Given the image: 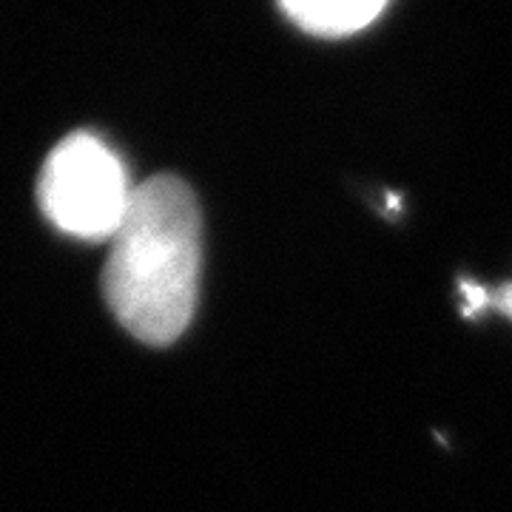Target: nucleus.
<instances>
[{"label":"nucleus","instance_id":"nucleus-3","mask_svg":"<svg viewBox=\"0 0 512 512\" xmlns=\"http://www.w3.org/2000/svg\"><path fill=\"white\" fill-rule=\"evenodd\" d=\"M285 15L319 37H348L367 29L390 0H279Z\"/></svg>","mask_w":512,"mask_h":512},{"label":"nucleus","instance_id":"nucleus-4","mask_svg":"<svg viewBox=\"0 0 512 512\" xmlns=\"http://www.w3.org/2000/svg\"><path fill=\"white\" fill-rule=\"evenodd\" d=\"M498 305H501V308H504V311H507L512 316V288H507V291H501V296H498Z\"/></svg>","mask_w":512,"mask_h":512},{"label":"nucleus","instance_id":"nucleus-1","mask_svg":"<svg viewBox=\"0 0 512 512\" xmlns=\"http://www.w3.org/2000/svg\"><path fill=\"white\" fill-rule=\"evenodd\" d=\"M202 217L180 177L137 185L126 220L109 242L103 296L114 319L154 348L177 342L200 299Z\"/></svg>","mask_w":512,"mask_h":512},{"label":"nucleus","instance_id":"nucleus-2","mask_svg":"<svg viewBox=\"0 0 512 512\" xmlns=\"http://www.w3.org/2000/svg\"><path fill=\"white\" fill-rule=\"evenodd\" d=\"M137 185L120 154L94 131L63 137L43 160L37 205L60 234L77 242H111L126 220Z\"/></svg>","mask_w":512,"mask_h":512}]
</instances>
